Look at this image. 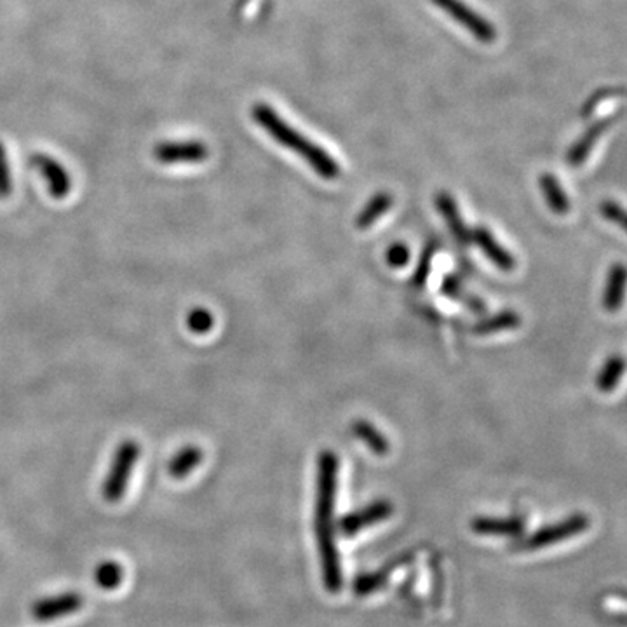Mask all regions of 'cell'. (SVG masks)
<instances>
[{"label": "cell", "instance_id": "cell-26", "mask_svg": "<svg viewBox=\"0 0 627 627\" xmlns=\"http://www.w3.org/2000/svg\"><path fill=\"white\" fill-rule=\"evenodd\" d=\"M11 190H13V182H11L6 147L0 142V199H7L11 196Z\"/></svg>", "mask_w": 627, "mask_h": 627}, {"label": "cell", "instance_id": "cell-16", "mask_svg": "<svg viewBox=\"0 0 627 627\" xmlns=\"http://www.w3.org/2000/svg\"><path fill=\"white\" fill-rule=\"evenodd\" d=\"M203 450L194 445H187L169 462L168 471L175 479H183L189 476L190 472L201 466L203 462Z\"/></svg>", "mask_w": 627, "mask_h": 627}, {"label": "cell", "instance_id": "cell-18", "mask_svg": "<svg viewBox=\"0 0 627 627\" xmlns=\"http://www.w3.org/2000/svg\"><path fill=\"white\" fill-rule=\"evenodd\" d=\"M392 204H394V199H392L391 194L378 192L371 197L363 211L359 213L358 218H356V227L363 230L370 229L373 223L380 220L391 209Z\"/></svg>", "mask_w": 627, "mask_h": 627}, {"label": "cell", "instance_id": "cell-8", "mask_svg": "<svg viewBox=\"0 0 627 627\" xmlns=\"http://www.w3.org/2000/svg\"><path fill=\"white\" fill-rule=\"evenodd\" d=\"M208 147L199 140L192 142H162L154 149L161 164H197L208 159Z\"/></svg>", "mask_w": 627, "mask_h": 627}, {"label": "cell", "instance_id": "cell-20", "mask_svg": "<svg viewBox=\"0 0 627 627\" xmlns=\"http://www.w3.org/2000/svg\"><path fill=\"white\" fill-rule=\"evenodd\" d=\"M352 434L363 441L371 452L377 453V455H385L389 452V443L385 439L384 434L378 431L377 427H373L370 422L365 420H358L352 424Z\"/></svg>", "mask_w": 627, "mask_h": 627}, {"label": "cell", "instance_id": "cell-19", "mask_svg": "<svg viewBox=\"0 0 627 627\" xmlns=\"http://www.w3.org/2000/svg\"><path fill=\"white\" fill-rule=\"evenodd\" d=\"M624 371H626V359L619 356V354L610 356L605 361V365L601 368L600 373H598V377H596L598 391L605 392V394L614 391L617 384L621 382Z\"/></svg>", "mask_w": 627, "mask_h": 627}, {"label": "cell", "instance_id": "cell-7", "mask_svg": "<svg viewBox=\"0 0 627 627\" xmlns=\"http://www.w3.org/2000/svg\"><path fill=\"white\" fill-rule=\"evenodd\" d=\"M84 600L79 593H61L49 598L35 601L32 607V615L35 621L53 622L65 619L68 615H74L81 610Z\"/></svg>", "mask_w": 627, "mask_h": 627}, {"label": "cell", "instance_id": "cell-29", "mask_svg": "<svg viewBox=\"0 0 627 627\" xmlns=\"http://www.w3.org/2000/svg\"><path fill=\"white\" fill-rule=\"evenodd\" d=\"M246 4H248V0H239V2H237L236 11H241Z\"/></svg>", "mask_w": 627, "mask_h": 627}, {"label": "cell", "instance_id": "cell-22", "mask_svg": "<svg viewBox=\"0 0 627 627\" xmlns=\"http://www.w3.org/2000/svg\"><path fill=\"white\" fill-rule=\"evenodd\" d=\"M124 580V570L117 561H103L95 570L96 586L103 591H114Z\"/></svg>", "mask_w": 627, "mask_h": 627}, {"label": "cell", "instance_id": "cell-3", "mask_svg": "<svg viewBox=\"0 0 627 627\" xmlns=\"http://www.w3.org/2000/svg\"><path fill=\"white\" fill-rule=\"evenodd\" d=\"M140 453L142 450L135 439H124L121 445L117 446L107 478L103 481V497L108 502H119L124 493L128 492L129 479Z\"/></svg>", "mask_w": 627, "mask_h": 627}, {"label": "cell", "instance_id": "cell-25", "mask_svg": "<svg viewBox=\"0 0 627 627\" xmlns=\"http://www.w3.org/2000/svg\"><path fill=\"white\" fill-rule=\"evenodd\" d=\"M601 215L607 218L608 222L614 223L619 229L627 232V209L615 201H603L600 206Z\"/></svg>", "mask_w": 627, "mask_h": 627}, {"label": "cell", "instance_id": "cell-5", "mask_svg": "<svg viewBox=\"0 0 627 627\" xmlns=\"http://www.w3.org/2000/svg\"><path fill=\"white\" fill-rule=\"evenodd\" d=\"M591 525V521L584 514H574L567 520L560 521V523H554V525L546 526V528H540L539 532L533 533L530 539H526L518 549L523 551H537L542 547H549L561 542V540L570 539L575 537L579 533L586 532L587 528Z\"/></svg>", "mask_w": 627, "mask_h": 627}, {"label": "cell", "instance_id": "cell-1", "mask_svg": "<svg viewBox=\"0 0 627 627\" xmlns=\"http://www.w3.org/2000/svg\"><path fill=\"white\" fill-rule=\"evenodd\" d=\"M338 457L333 452H323L317 459L316 537L324 586L330 593L342 587V567L335 540V506H337Z\"/></svg>", "mask_w": 627, "mask_h": 627}, {"label": "cell", "instance_id": "cell-4", "mask_svg": "<svg viewBox=\"0 0 627 627\" xmlns=\"http://www.w3.org/2000/svg\"><path fill=\"white\" fill-rule=\"evenodd\" d=\"M434 6H438L441 11H445L452 20L466 28L467 32L476 37L483 44H492L497 39V30L493 23L485 20L481 14L464 4L462 0H432Z\"/></svg>", "mask_w": 627, "mask_h": 627}, {"label": "cell", "instance_id": "cell-6", "mask_svg": "<svg viewBox=\"0 0 627 627\" xmlns=\"http://www.w3.org/2000/svg\"><path fill=\"white\" fill-rule=\"evenodd\" d=\"M32 166H34L39 175L48 183L49 194L53 199H65L72 190V176L68 175L67 169L61 164L60 161H56L54 157L48 156V154H41L37 152L30 159Z\"/></svg>", "mask_w": 627, "mask_h": 627}, {"label": "cell", "instance_id": "cell-11", "mask_svg": "<svg viewBox=\"0 0 627 627\" xmlns=\"http://www.w3.org/2000/svg\"><path fill=\"white\" fill-rule=\"evenodd\" d=\"M627 267L624 263L617 262L608 270L607 283L603 291V307L607 312L621 311L622 302L626 297Z\"/></svg>", "mask_w": 627, "mask_h": 627}, {"label": "cell", "instance_id": "cell-2", "mask_svg": "<svg viewBox=\"0 0 627 627\" xmlns=\"http://www.w3.org/2000/svg\"><path fill=\"white\" fill-rule=\"evenodd\" d=\"M251 117L279 145L297 152L298 156L309 162L317 175L323 176L326 180H335L340 176L338 162L326 150L321 149L316 143H312L302 133H298L297 129L291 128L290 124L284 121L281 115H277L276 110L267 103H257L255 107L251 108Z\"/></svg>", "mask_w": 627, "mask_h": 627}, {"label": "cell", "instance_id": "cell-27", "mask_svg": "<svg viewBox=\"0 0 627 627\" xmlns=\"http://www.w3.org/2000/svg\"><path fill=\"white\" fill-rule=\"evenodd\" d=\"M434 255H436V244H434V246L429 244L427 250L424 251V255L420 258L417 272H415V277H413V284H415V286H422V284L425 283V279L429 276V270H431Z\"/></svg>", "mask_w": 627, "mask_h": 627}, {"label": "cell", "instance_id": "cell-21", "mask_svg": "<svg viewBox=\"0 0 627 627\" xmlns=\"http://www.w3.org/2000/svg\"><path fill=\"white\" fill-rule=\"evenodd\" d=\"M441 291H443L445 297L457 300V302H462L469 311L478 312V314L485 312V304H483L479 298L467 295V291L462 288V283H460V279L457 276L445 277Z\"/></svg>", "mask_w": 627, "mask_h": 627}, {"label": "cell", "instance_id": "cell-12", "mask_svg": "<svg viewBox=\"0 0 627 627\" xmlns=\"http://www.w3.org/2000/svg\"><path fill=\"white\" fill-rule=\"evenodd\" d=\"M436 208H438L441 216L445 218L446 225H448V229L452 232L453 237L460 244H464V246L471 243V230L467 229L466 222L460 215L459 206H457L455 199L448 192H439L438 196H436Z\"/></svg>", "mask_w": 627, "mask_h": 627}, {"label": "cell", "instance_id": "cell-24", "mask_svg": "<svg viewBox=\"0 0 627 627\" xmlns=\"http://www.w3.org/2000/svg\"><path fill=\"white\" fill-rule=\"evenodd\" d=\"M387 575H389L387 570H384V572H378V574L361 575V577L356 580V584H354V591H356V594H359V596H363V594L375 593L377 589L384 586Z\"/></svg>", "mask_w": 627, "mask_h": 627}, {"label": "cell", "instance_id": "cell-9", "mask_svg": "<svg viewBox=\"0 0 627 627\" xmlns=\"http://www.w3.org/2000/svg\"><path fill=\"white\" fill-rule=\"evenodd\" d=\"M392 513H394V507L391 502L375 500L370 506L344 516L340 521V532L344 533L345 537H354L356 533L363 532L368 526L377 525L391 518Z\"/></svg>", "mask_w": 627, "mask_h": 627}, {"label": "cell", "instance_id": "cell-23", "mask_svg": "<svg viewBox=\"0 0 627 627\" xmlns=\"http://www.w3.org/2000/svg\"><path fill=\"white\" fill-rule=\"evenodd\" d=\"M213 326H215V317L208 309H203V307L192 309L189 312V316H187V328L192 333H196V335L208 333V331L213 330Z\"/></svg>", "mask_w": 627, "mask_h": 627}, {"label": "cell", "instance_id": "cell-17", "mask_svg": "<svg viewBox=\"0 0 627 627\" xmlns=\"http://www.w3.org/2000/svg\"><path fill=\"white\" fill-rule=\"evenodd\" d=\"M520 326L521 317L518 312L502 311L499 312V314H493V316L488 317V319L479 321V323L474 326V333H476L478 337H488V335L500 333V331L516 330V328H520Z\"/></svg>", "mask_w": 627, "mask_h": 627}, {"label": "cell", "instance_id": "cell-15", "mask_svg": "<svg viewBox=\"0 0 627 627\" xmlns=\"http://www.w3.org/2000/svg\"><path fill=\"white\" fill-rule=\"evenodd\" d=\"M539 185L549 209L556 215H567L570 201H568L567 192L561 187L560 180L551 173H544L539 176Z\"/></svg>", "mask_w": 627, "mask_h": 627}, {"label": "cell", "instance_id": "cell-14", "mask_svg": "<svg viewBox=\"0 0 627 627\" xmlns=\"http://www.w3.org/2000/svg\"><path fill=\"white\" fill-rule=\"evenodd\" d=\"M608 124H610V119L594 122L593 126L587 129L586 133L580 136L579 140L575 142L574 147L568 150V164H572V166H580L582 162L586 161L589 154H591V150H593L594 145L598 142V138H600V136L607 131Z\"/></svg>", "mask_w": 627, "mask_h": 627}, {"label": "cell", "instance_id": "cell-28", "mask_svg": "<svg viewBox=\"0 0 627 627\" xmlns=\"http://www.w3.org/2000/svg\"><path fill=\"white\" fill-rule=\"evenodd\" d=\"M385 260H387V263H389L391 267H394V269H401V267H405L408 260H410V250H408L406 244H392L391 248L387 250Z\"/></svg>", "mask_w": 627, "mask_h": 627}, {"label": "cell", "instance_id": "cell-13", "mask_svg": "<svg viewBox=\"0 0 627 627\" xmlns=\"http://www.w3.org/2000/svg\"><path fill=\"white\" fill-rule=\"evenodd\" d=\"M472 532L479 535H499V537H516L523 532V521L520 518H476L471 523Z\"/></svg>", "mask_w": 627, "mask_h": 627}, {"label": "cell", "instance_id": "cell-10", "mask_svg": "<svg viewBox=\"0 0 627 627\" xmlns=\"http://www.w3.org/2000/svg\"><path fill=\"white\" fill-rule=\"evenodd\" d=\"M471 241L478 244L479 250L483 251L485 257L502 272H511L516 267V260H514L513 255L485 227H476V229L471 230Z\"/></svg>", "mask_w": 627, "mask_h": 627}]
</instances>
